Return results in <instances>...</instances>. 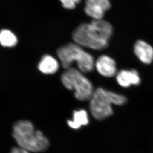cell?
Masks as SVG:
<instances>
[{
  "label": "cell",
  "mask_w": 153,
  "mask_h": 153,
  "mask_svg": "<svg viewBox=\"0 0 153 153\" xmlns=\"http://www.w3.org/2000/svg\"><path fill=\"white\" fill-rule=\"evenodd\" d=\"M112 34L113 27L108 21L93 19L79 25L73 33V39L82 47L101 50L108 47Z\"/></svg>",
  "instance_id": "1"
},
{
  "label": "cell",
  "mask_w": 153,
  "mask_h": 153,
  "mask_svg": "<svg viewBox=\"0 0 153 153\" xmlns=\"http://www.w3.org/2000/svg\"><path fill=\"white\" fill-rule=\"evenodd\" d=\"M13 136L18 146L30 152H42L49 146L48 139L40 130H36L29 120H19L13 124Z\"/></svg>",
  "instance_id": "2"
},
{
  "label": "cell",
  "mask_w": 153,
  "mask_h": 153,
  "mask_svg": "<svg viewBox=\"0 0 153 153\" xmlns=\"http://www.w3.org/2000/svg\"><path fill=\"white\" fill-rule=\"evenodd\" d=\"M91 114L97 120H103L113 114L112 105H122L126 103V97L122 94L99 88L94 90L90 100Z\"/></svg>",
  "instance_id": "3"
},
{
  "label": "cell",
  "mask_w": 153,
  "mask_h": 153,
  "mask_svg": "<svg viewBox=\"0 0 153 153\" xmlns=\"http://www.w3.org/2000/svg\"><path fill=\"white\" fill-rule=\"evenodd\" d=\"M57 53L62 67L66 70L71 68L74 62L77 64L78 69L84 73L91 72L94 69L93 56L76 43L62 46L58 49Z\"/></svg>",
  "instance_id": "4"
},
{
  "label": "cell",
  "mask_w": 153,
  "mask_h": 153,
  "mask_svg": "<svg viewBox=\"0 0 153 153\" xmlns=\"http://www.w3.org/2000/svg\"><path fill=\"white\" fill-rule=\"evenodd\" d=\"M83 73L79 69L71 67L66 70L61 76L64 86L74 91V96L80 101L90 100L94 91L91 82Z\"/></svg>",
  "instance_id": "5"
},
{
  "label": "cell",
  "mask_w": 153,
  "mask_h": 153,
  "mask_svg": "<svg viewBox=\"0 0 153 153\" xmlns=\"http://www.w3.org/2000/svg\"><path fill=\"white\" fill-rule=\"evenodd\" d=\"M111 7L109 0H85L84 10L88 16L93 19H102Z\"/></svg>",
  "instance_id": "6"
},
{
  "label": "cell",
  "mask_w": 153,
  "mask_h": 153,
  "mask_svg": "<svg viewBox=\"0 0 153 153\" xmlns=\"http://www.w3.org/2000/svg\"><path fill=\"white\" fill-rule=\"evenodd\" d=\"M94 67L100 75L111 78L117 74L116 62L112 58L103 55L100 56L96 62Z\"/></svg>",
  "instance_id": "7"
},
{
  "label": "cell",
  "mask_w": 153,
  "mask_h": 153,
  "mask_svg": "<svg viewBox=\"0 0 153 153\" xmlns=\"http://www.w3.org/2000/svg\"><path fill=\"white\" fill-rule=\"evenodd\" d=\"M116 79L118 84L123 88L139 85L141 82L140 75L135 69L121 70L117 73Z\"/></svg>",
  "instance_id": "8"
},
{
  "label": "cell",
  "mask_w": 153,
  "mask_h": 153,
  "mask_svg": "<svg viewBox=\"0 0 153 153\" xmlns=\"http://www.w3.org/2000/svg\"><path fill=\"white\" fill-rule=\"evenodd\" d=\"M134 53L139 60L143 63L149 64L153 61V48L145 41H136L134 46Z\"/></svg>",
  "instance_id": "9"
},
{
  "label": "cell",
  "mask_w": 153,
  "mask_h": 153,
  "mask_svg": "<svg viewBox=\"0 0 153 153\" xmlns=\"http://www.w3.org/2000/svg\"><path fill=\"white\" fill-rule=\"evenodd\" d=\"M59 62L53 56L45 55L43 56L38 64V69L40 72L46 75H52L59 69Z\"/></svg>",
  "instance_id": "10"
},
{
  "label": "cell",
  "mask_w": 153,
  "mask_h": 153,
  "mask_svg": "<svg viewBox=\"0 0 153 153\" xmlns=\"http://www.w3.org/2000/svg\"><path fill=\"white\" fill-rule=\"evenodd\" d=\"M89 123V118L87 111L81 109L74 111L73 118L67 121L68 126L73 129L77 130Z\"/></svg>",
  "instance_id": "11"
},
{
  "label": "cell",
  "mask_w": 153,
  "mask_h": 153,
  "mask_svg": "<svg viewBox=\"0 0 153 153\" xmlns=\"http://www.w3.org/2000/svg\"><path fill=\"white\" fill-rule=\"evenodd\" d=\"M16 36L10 30L4 29L0 31V44L5 47H13L18 43Z\"/></svg>",
  "instance_id": "12"
},
{
  "label": "cell",
  "mask_w": 153,
  "mask_h": 153,
  "mask_svg": "<svg viewBox=\"0 0 153 153\" xmlns=\"http://www.w3.org/2000/svg\"><path fill=\"white\" fill-rule=\"evenodd\" d=\"M64 8L68 10H73L75 8L76 4L81 0H60Z\"/></svg>",
  "instance_id": "13"
},
{
  "label": "cell",
  "mask_w": 153,
  "mask_h": 153,
  "mask_svg": "<svg viewBox=\"0 0 153 153\" xmlns=\"http://www.w3.org/2000/svg\"><path fill=\"white\" fill-rule=\"evenodd\" d=\"M10 153H30L28 151L21 147L13 148Z\"/></svg>",
  "instance_id": "14"
}]
</instances>
